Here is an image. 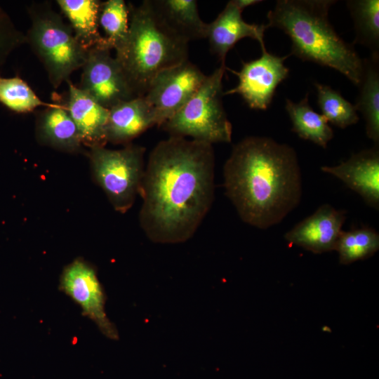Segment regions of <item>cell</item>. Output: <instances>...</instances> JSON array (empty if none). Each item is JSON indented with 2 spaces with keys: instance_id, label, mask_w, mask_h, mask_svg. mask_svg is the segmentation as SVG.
<instances>
[{
  "instance_id": "6da1fadb",
  "label": "cell",
  "mask_w": 379,
  "mask_h": 379,
  "mask_svg": "<svg viewBox=\"0 0 379 379\" xmlns=\"http://www.w3.org/2000/svg\"><path fill=\"white\" fill-rule=\"evenodd\" d=\"M212 145L170 136L150 152L142 181L140 225L157 244L191 239L211 208L215 192Z\"/></svg>"
},
{
  "instance_id": "7a4b0ae2",
  "label": "cell",
  "mask_w": 379,
  "mask_h": 379,
  "mask_svg": "<svg viewBox=\"0 0 379 379\" xmlns=\"http://www.w3.org/2000/svg\"><path fill=\"white\" fill-rule=\"evenodd\" d=\"M223 178L226 195L240 218L259 229L279 223L300 201L296 152L270 138L249 136L234 145Z\"/></svg>"
},
{
  "instance_id": "3957f363",
  "label": "cell",
  "mask_w": 379,
  "mask_h": 379,
  "mask_svg": "<svg viewBox=\"0 0 379 379\" xmlns=\"http://www.w3.org/2000/svg\"><path fill=\"white\" fill-rule=\"evenodd\" d=\"M334 0H277L267 14V27H276L291 41V52L303 61L332 68L359 86L363 59L328 20Z\"/></svg>"
},
{
  "instance_id": "277c9868",
  "label": "cell",
  "mask_w": 379,
  "mask_h": 379,
  "mask_svg": "<svg viewBox=\"0 0 379 379\" xmlns=\"http://www.w3.org/2000/svg\"><path fill=\"white\" fill-rule=\"evenodd\" d=\"M129 29L115 58L136 97L144 96L160 72L188 60V42L173 33L150 0L128 6Z\"/></svg>"
},
{
  "instance_id": "5b68a950",
  "label": "cell",
  "mask_w": 379,
  "mask_h": 379,
  "mask_svg": "<svg viewBox=\"0 0 379 379\" xmlns=\"http://www.w3.org/2000/svg\"><path fill=\"white\" fill-rule=\"evenodd\" d=\"M27 11L31 24L26 43L42 63L52 86L58 88L83 67L87 51L49 2L32 3Z\"/></svg>"
},
{
  "instance_id": "8992f818",
  "label": "cell",
  "mask_w": 379,
  "mask_h": 379,
  "mask_svg": "<svg viewBox=\"0 0 379 379\" xmlns=\"http://www.w3.org/2000/svg\"><path fill=\"white\" fill-rule=\"evenodd\" d=\"M225 64L206 76L191 99L161 125L171 136H190L192 140L213 144L231 142L232 126L222 103Z\"/></svg>"
},
{
  "instance_id": "52a82bcc",
  "label": "cell",
  "mask_w": 379,
  "mask_h": 379,
  "mask_svg": "<svg viewBox=\"0 0 379 379\" xmlns=\"http://www.w3.org/2000/svg\"><path fill=\"white\" fill-rule=\"evenodd\" d=\"M145 153L144 147L132 144L120 149L95 147L87 152L93 178L116 211H128L140 194Z\"/></svg>"
},
{
  "instance_id": "ba28073f",
  "label": "cell",
  "mask_w": 379,
  "mask_h": 379,
  "mask_svg": "<svg viewBox=\"0 0 379 379\" xmlns=\"http://www.w3.org/2000/svg\"><path fill=\"white\" fill-rule=\"evenodd\" d=\"M58 289L79 305L81 314L92 321L104 336L119 340L118 330L105 311V291L93 265L82 258L74 259L62 270Z\"/></svg>"
},
{
  "instance_id": "9c48e42d",
  "label": "cell",
  "mask_w": 379,
  "mask_h": 379,
  "mask_svg": "<svg viewBox=\"0 0 379 379\" xmlns=\"http://www.w3.org/2000/svg\"><path fill=\"white\" fill-rule=\"evenodd\" d=\"M206 76L189 60L164 70L152 81L144 97L161 126L197 93Z\"/></svg>"
},
{
  "instance_id": "30bf717a",
  "label": "cell",
  "mask_w": 379,
  "mask_h": 379,
  "mask_svg": "<svg viewBox=\"0 0 379 379\" xmlns=\"http://www.w3.org/2000/svg\"><path fill=\"white\" fill-rule=\"evenodd\" d=\"M79 86L100 105L110 109L119 102L135 98L125 74L107 47L87 51Z\"/></svg>"
},
{
  "instance_id": "8fae6325",
  "label": "cell",
  "mask_w": 379,
  "mask_h": 379,
  "mask_svg": "<svg viewBox=\"0 0 379 379\" xmlns=\"http://www.w3.org/2000/svg\"><path fill=\"white\" fill-rule=\"evenodd\" d=\"M291 55L282 57L262 50L260 58L242 62L238 72L230 69L239 79L238 84L224 92V95L239 94L253 109L265 110L270 105L277 86L285 80L289 69L284 61Z\"/></svg>"
},
{
  "instance_id": "7c38bea8",
  "label": "cell",
  "mask_w": 379,
  "mask_h": 379,
  "mask_svg": "<svg viewBox=\"0 0 379 379\" xmlns=\"http://www.w3.org/2000/svg\"><path fill=\"white\" fill-rule=\"evenodd\" d=\"M346 213L323 204L287 232L285 239L314 253L335 251Z\"/></svg>"
},
{
  "instance_id": "4fadbf2b",
  "label": "cell",
  "mask_w": 379,
  "mask_h": 379,
  "mask_svg": "<svg viewBox=\"0 0 379 379\" xmlns=\"http://www.w3.org/2000/svg\"><path fill=\"white\" fill-rule=\"evenodd\" d=\"M321 170L331 174L359 194L370 206L379 207V149L375 145L352 154L350 159Z\"/></svg>"
},
{
  "instance_id": "5bb4252c",
  "label": "cell",
  "mask_w": 379,
  "mask_h": 379,
  "mask_svg": "<svg viewBox=\"0 0 379 379\" xmlns=\"http://www.w3.org/2000/svg\"><path fill=\"white\" fill-rule=\"evenodd\" d=\"M241 11L233 3L227 2L224 9L211 23H208L206 38L210 49L221 64L230 49L241 39L251 38L258 41L261 49L265 50V32L266 25L248 23L241 16Z\"/></svg>"
},
{
  "instance_id": "9a60e30c",
  "label": "cell",
  "mask_w": 379,
  "mask_h": 379,
  "mask_svg": "<svg viewBox=\"0 0 379 379\" xmlns=\"http://www.w3.org/2000/svg\"><path fill=\"white\" fill-rule=\"evenodd\" d=\"M67 110L76 124L84 146L105 147L109 109L97 102L69 79Z\"/></svg>"
},
{
  "instance_id": "2e32d148",
  "label": "cell",
  "mask_w": 379,
  "mask_h": 379,
  "mask_svg": "<svg viewBox=\"0 0 379 379\" xmlns=\"http://www.w3.org/2000/svg\"><path fill=\"white\" fill-rule=\"evenodd\" d=\"M155 125L156 118L151 105L144 96L135 97L109 109L107 141L126 145Z\"/></svg>"
},
{
  "instance_id": "e0dca14e",
  "label": "cell",
  "mask_w": 379,
  "mask_h": 379,
  "mask_svg": "<svg viewBox=\"0 0 379 379\" xmlns=\"http://www.w3.org/2000/svg\"><path fill=\"white\" fill-rule=\"evenodd\" d=\"M36 138L44 145L68 153H81L84 145L66 105L46 107L36 119Z\"/></svg>"
},
{
  "instance_id": "ac0fdd59",
  "label": "cell",
  "mask_w": 379,
  "mask_h": 379,
  "mask_svg": "<svg viewBox=\"0 0 379 379\" xmlns=\"http://www.w3.org/2000/svg\"><path fill=\"white\" fill-rule=\"evenodd\" d=\"M163 23L175 35L187 42L205 39L208 23L200 18L194 0L151 1Z\"/></svg>"
},
{
  "instance_id": "d6986e66",
  "label": "cell",
  "mask_w": 379,
  "mask_h": 379,
  "mask_svg": "<svg viewBox=\"0 0 379 379\" xmlns=\"http://www.w3.org/2000/svg\"><path fill=\"white\" fill-rule=\"evenodd\" d=\"M56 2L69 21L77 40L86 51L95 47L110 48L99 31L98 20L102 1L57 0Z\"/></svg>"
},
{
  "instance_id": "ffe728a7",
  "label": "cell",
  "mask_w": 379,
  "mask_h": 379,
  "mask_svg": "<svg viewBox=\"0 0 379 379\" xmlns=\"http://www.w3.org/2000/svg\"><path fill=\"white\" fill-rule=\"evenodd\" d=\"M363 74L354 105L365 120L366 133L375 145L379 143V54L363 59Z\"/></svg>"
},
{
  "instance_id": "44dd1931",
  "label": "cell",
  "mask_w": 379,
  "mask_h": 379,
  "mask_svg": "<svg viewBox=\"0 0 379 379\" xmlns=\"http://www.w3.org/2000/svg\"><path fill=\"white\" fill-rule=\"evenodd\" d=\"M285 109L292 123V131L300 138L326 148L333 137V131L321 114L315 112L309 102V93L298 102L285 100Z\"/></svg>"
},
{
  "instance_id": "7402d4cb",
  "label": "cell",
  "mask_w": 379,
  "mask_h": 379,
  "mask_svg": "<svg viewBox=\"0 0 379 379\" xmlns=\"http://www.w3.org/2000/svg\"><path fill=\"white\" fill-rule=\"evenodd\" d=\"M346 4L354 22V44L365 46L371 54H379V1L350 0Z\"/></svg>"
},
{
  "instance_id": "603a6c76",
  "label": "cell",
  "mask_w": 379,
  "mask_h": 379,
  "mask_svg": "<svg viewBox=\"0 0 379 379\" xmlns=\"http://www.w3.org/2000/svg\"><path fill=\"white\" fill-rule=\"evenodd\" d=\"M379 249V234L373 228L363 227L342 231L335 250L339 262L349 265L373 256Z\"/></svg>"
},
{
  "instance_id": "cb8c5ba5",
  "label": "cell",
  "mask_w": 379,
  "mask_h": 379,
  "mask_svg": "<svg viewBox=\"0 0 379 379\" xmlns=\"http://www.w3.org/2000/svg\"><path fill=\"white\" fill-rule=\"evenodd\" d=\"M314 85L317 92L318 106L328 123L340 128L357 123L359 116L354 105L328 85L317 82Z\"/></svg>"
},
{
  "instance_id": "d4e9b609",
  "label": "cell",
  "mask_w": 379,
  "mask_h": 379,
  "mask_svg": "<svg viewBox=\"0 0 379 379\" xmlns=\"http://www.w3.org/2000/svg\"><path fill=\"white\" fill-rule=\"evenodd\" d=\"M129 7L124 0H107L101 2L99 27L111 49H115L126 39L129 29Z\"/></svg>"
},
{
  "instance_id": "484cf974",
  "label": "cell",
  "mask_w": 379,
  "mask_h": 379,
  "mask_svg": "<svg viewBox=\"0 0 379 379\" xmlns=\"http://www.w3.org/2000/svg\"><path fill=\"white\" fill-rule=\"evenodd\" d=\"M0 102L19 113L30 112L39 107H51L59 104L41 100L29 86L18 77H0Z\"/></svg>"
},
{
  "instance_id": "4316f807",
  "label": "cell",
  "mask_w": 379,
  "mask_h": 379,
  "mask_svg": "<svg viewBox=\"0 0 379 379\" xmlns=\"http://www.w3.org/2000/svg\"><path fill=\"white\" fill-rule=\"evenodd\" d=\"M26 43V36L14 25L0 6V66L16 48Z\"/></svg>"
},
{
  "instance_id": "83f0119b",
  "label": "cell",
  "mask_w": 379,
  "mask_h": 379,
  "mask_svg": "<svg viewBox=\"0 0 379 379\" xmlns=\"http://www.w3.org/2000/svg\"><path fill=\"white\" fill-rule=\"evenodd\" d=\"M233 3L236 6L240 9L241 11L250 6L262 2V1L260 0H232Z\"/></svg>"
}]
</instances>
